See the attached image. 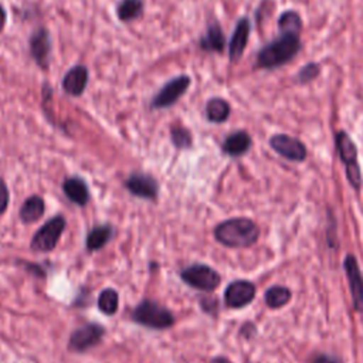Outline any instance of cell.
I'll return each instance as SVG.
<instances>
[{
  "instance_id": "1",
  "label": "cell",
  "mask_w": 363,
  "mask_h": 363,
  "mask_svg": "<svg viewBox=\"0 0 363 363\" xmlns=\"http://www.w3.org/2000/svg\"><path fill=\"white\" fill-rule=\"evenodd\" d=\"M216 240L227 247H250L259 235L258 225L250 218H230L214 230Z\"/></svg>"
},
{
  "instance_id": "2",
  "label": "cell",
  "mask_w": 363,
  "mask_h": 363,
  "mask_svg": "<svg viewBox=\"0 0 363 363\" xmlns=\"http://www.w3.org/2000/svg\"><path fill=\"white\" fill-rule=\"evenodd\" d=\"M301 48L298 34L282 33L279 38L269 43L258 52V65L262 68H275L288 62Z\"/></svg>"
},
{
  "instance_id": "3",
  "label": "cell",
  "mask_w": 363,
  "mask_h": 363,
  "mask_svg": "<svg viewBox=\"0 0 363 363\" xmlns=\"http://www.w3.org/2000/svg\"><path fill=\"white\" fill-rule=\"evenodd\" d=\"M133 320L153 329L170 328L174 323L173 315L166 308L152 301H143L136 306L133 312Z\"/></svg>"
},
{
  "instance_id": "4",
  "label": "cell",
  "mask_w": 363,
  "mask_h": 363,
  "mask_svg": "<svg viewBox=\"0 0 363 363\" xmlns=\"http://www.w3.org/2000/svg\"><path fill=\"white\" fill-rule=\"evenodd\" d=\"M336 147H337L342 162L346 166V174H347L349 183L356 190H359L362 186V174H360V167L357 163V150H356L353 140L349 138V135L346 132L336 133Z\"/></svg>"
},
{
  "instance_id": "5",
  "label": "cell",
  "mask_w": 363,
  "mask_h": 363,
  "mask_svg": "<svg viewBox=\"0 0 363 363\" xmlns=\"http://www.w3.org/2000/svg\"><path fill=\"white\" fill-rule=\"evenodd\" d=\"M190 82L191 79L189 75H179L172 78L155 95V98L152 99V108L162 109L174 105L186 94L187 88L190 86Z\"/></svg>"
},
{
  "instance_id": "6",
  "label": "cell",
  "mask_w": 363,
  "mask_h": 363,
  "mask_svg": "<svg viewBox=\"0 0 363 363\" xmlns=\"http://www.w3.org/2000/svg\"><path fill=\"white\" fill-rule=\"evenodd\" d=\"M65 228V218L55 216L50 218L33 237L31 248L34 251H51L58 242Z\"/></svg>"
},
{
  "instance_id": "7",
  "label": "cell",
  "mask_w": 363,
  "mask_h": 363,
  "mask_svg": "<svg viewBox=\"0 0 363 363\" xmlns=\"http://www.w3.org/2000/svg\"><path fill=\"white\" fill-rule=\"evenodd\" d=\"M182 279L187 285L201 291H213L220 284V275L213 268L201 264L190 265L186 269H183Z\"/></svg>"
},
{
  "instance_id": "8",
  "label": "cell",
  "mask_w": 363,
  "mask_h": 363,
  "mask_svg": "<svg viewBox=\"0 0 363 363\" xmlns=\"http://www.w3.org/2000/svg\"><path fill=\"white\" fill-rule=\"evenodd\" d=\"M104 336V328L96 323H88L72 332L69 337V349L75 352H85L96 346Z\"/></svg>"
},
{
  "instance_id": "9",
  "label": "cell",
  "mask_w": 363,
  "mask_h": 363,
  "mask_svg": "<svg viewBox=\"0 0 363 363\" xmlns=\"http://www.w3.org/2000/svg\"><path fill=\"white\" fill-rule=\"evenodd\" d=\"M271 147L288 160L302 162L306 157V147L303 143L288 135H275L269 139Z\"/></svg>"
},
{
  "instance_id": "10",
  "label": "cell",
  "mask_w": 363,
  "mask_h": 363,
  "mask_svg": "<svg viewBox=\"0 0 363 363\" xmlns=\"http://www.w3.org/2000/svg\"><path fill=\"white\" fill-rule=\"evenodd\" d=\"M343 265L350 286L353 306L357 312H363V275L360 272L359 264L356 258L352 254H349L346 255Z\"/></svg>"
},
{
  "instance_id": "11",
  "label": "cell",
  "mask_w": 363,
  "mask_h": 363,
  "mask_svg": "<svg viewBox=\"0 0 363 363\" xmlns=\"http://www.w3.org/2000/svg\"><path fill=\"white\" fill-rule=\"evenodd\" d=\"M28 45H30V54L34 58V61L41 68H47L48 60H50V51H51V38H50L48 30L44 27L35 28L30 35Z\"/></svg>"
},
{
  "instance_id": "12",
  "label": "cell",
  "mask_w": 363,
  "mask_h": 363,
  "mask_svg": "<svg viewBox=\"0 0 363 363\" xmlns=\"http://www.w3.org/2000/svg\"><path fill=\"white\" fill-rule=\"evenodd\" d=\"M255 296V286L248 281H234L224 292V301L230 308H242Z\"/></svg>"
},
{
  "instance_id": "13",
  "label": "cell",
  "mask_w": 363,
  "mask_h": 363,
  "mask_svg": "<svg viewBox=\"0 0 363 363\" xmlns=\"http://www.w3.org/2000/svg\"><path fill=\"white\" fill-rule=\"evenodd\" d=\"M126 187L132 194H135L138 197H143V199L153 200L157 194L156 180L143 173L130 174L129 179L126 180Z\"/></svg>"
},
{
  "instance_id": "14",
  "label": "cell",
  "mask_w": 363,
  "mask_h": 363,
  "mask_svg": "<svg viewBox=\"0 0 363 363\" xmlns=\"http://www.w3.org/2000/svg\"><path fill=\"white\" fill-rule=\"evenodd\" d=\"M88 84V69L84 65L72 67L62 78V89L68 95L79 96Z\"/></svg>"
},
{
  "instance_id": "15",
  "label": "cell",
  "mask_w": 363,
  "mask_h": 363,
  "mask_svg": "<svg viewBox=\"0 0 363 363\" xmlns=\"http://www.w3.org/2000/svg\"><path fill=\"white\" fill-rule=\"evenodd\" d=\"M250 28L251 27H250V23L247 18H241L237 23L233 37L230 40V45H228V55H230L231 62H237L241 58V55L247 47Z\"/></svg>"
},
{
  "instance_id": "16",
  "label": "cell",
  "mask_w": 363,
  "mask_h": 363,
  "mask_svg": "<svg viewBox=\"0 0 363 363\" xmlns=\"http://www.w3.org/2000/svg\"><path fill=\"white\" fill-rule=\"evenodd\" d=\"M251 146V138L247 132L238 130L228 135L223 143V150L230 156H241Z\"/></svg>"
},
{
  "instance_id": "17",
  "label": "cell",
  "mask_w": 363,
  "mask_h": 363,
  "mask_svg": "<svg viewBox=\"0 0 363 363\" xmlns=\"http://www.w3.org/2000/svg\"><path fill=\"white\" fill-rule=\"evenodd\" d=\"M200 47L206 51H223L225 47V37L221 27L217 23H213L207 27L206 35L200 40Z\"/></svg>"
},
{
  "instance_id": "18",
  "label": "cell",
  "mask_w": 363,
  "mask_h": 363,
  "mask_svg": "<svg viewBox=\"0 0 363 363\" xmlns=\"http://www.w3.org/2000/svg\"><path fill=\"white\" fill-rule=\"evenodd\" d=\"M67 197L74 201L75 204L84 206L88 201V189L82 179L79 177H69L64 182L62 186Z\"/></svg>"
},
{
  "instance_id": "19",
  "label": "cell",
  "mask_w": 363,
  "mask_h": 363,
  "mask_svg": "<svg viewBox=\"0 0 363 363\" xmlns=\"http://www.w3.org/2000/svg\"><path fill=\"white\" fill-rule=\"evenodd\" d=\"M44 214V200L40 196L28 197L20 210V218L24 223H34Z\"/></svg>"
},
{
  "instance_id": "20",
  "label": "cell",
  "mask_w": 363,
  "mask_h": 363,
  "mask_svg": "<svg viewBox=\"0 0 363 363\" xmlns=\"http://www.w3.org/2000/svg\"><path fill=\"white\" fill-rule=\"evenodd\" d=\"M206 115L211 122H224L230 115V105L223 98H211L206 105Z\"/></svg>"
},
{
  "instance_id": "21",
  "label": "cell",
  "mask_w": 363,
  "mask_h": 363,
  "mask_svg": "<svg viewBox=\"0 0 363 363\" xmlns=\"http://www.w3.org/2000/svg\"><path fill=\"white\" fill-rule=\"evenodd\" d=\"M112 237L111 225H98L92 228L86 237V248L89 251L102 248Z\"/></svg>"
},
{
  "instance_id": "22",
  "label": "cell",
  "mask_w": 363,
  "mask_h": 363,
  "mask_svg": "<svg viewBox=\"0 0 363 363\" xmlns=\"http://www.w3.org/2000/svg\"><path fill=\"white\" fill-rule=\"evenodd\" d=\"M143 11V0H121L116 7V14L121 21L138 18Z\"/></svg>"
},
{
  "instance_id": "23",
  "label": "cell",
  "mask_w": 363,
  "mask_h": 363,
  "mask_svg": "<svg viewBox=\"0 0 363 363\" xmlns=\"http://www.w3.org/2000/svg\"><path fill=\"white\" fill-rule=\"evenodd\" d=\"M289 299H291V291L285 286L275 285L265 292V302L269 308H274V309L284 306Z\"/></svg>"
},
{
  "instance_id": "24",
  "label": "cell",
  "mask_w": 363,
  "mask_h": 363,
  "mask_svg": "<svg viewBox=\"0 0 363 363\" xmlns=\"http://www.w3.org/2000/svg\"><path fill=\"white\" fill-rule=\"evenodd\" d=\"M118 303H119L118 294L111 288L102 291L98 298V306L106 315H113L118 309Z\"/></svg>"
},
{
  "instance_id": "25",
  "label": "cell",
  "mask_w": 363,
  "mask_h": 363,
  "mask_svg": "<svg viewBox=\"0 0 363 363\" xmlns=\"http://www.w3.org/2000/svg\"><path fill=\"white\" fill-rule=\"evenodd\" d=\"M279 30L282 33H291V34H298L301 27H302V21L301 17L295 13V11H286L279 17Z\"/></svg>"
},
{
  "instance_id": "26",
  "label": "cell",
  "mask_w": 363,
  "mask_h": 363,
  "mask_svg": "<svg viewBox=\"0 0 363 363\" xmlns=\"http://www.w3.org/2000/svg\"><path fill=\"white\" fill-rule=\"evenodd\" d=\"M170 135H172V142L179 149H184L191 145V133L183 126H173Z\"/></svg>"
},
{
  "instance_id": "27",
  "label": "cell",
  "mask_w": 363,
  "mask_h": 363,
  "mask_svg": "<svg viewBox=\"0 0 363 363\" xmlns=\"http://www.w3.org/2000/svg\"><path fill=\"white\" fill-rule=\"evenodd\" d=\"M319 74V65L318 64H308L305 65L301 71H299V81L301 82H309L312 81L313 78H316Z\"/></svg>"
},
{
  "instance_id": "28",
  "label": "cell",
  "mask_w": 363,
  "mask_h": 363,
  "mask_svg": "<svg viewBox=\"0 0 363 363\" xmlns=\"http://www.w3.org/2000/svg\"><path fill=\"white\" fill-rule=\"evenodd\" d=\"M9 206V190L3 179H0V214L7 208Z\"/></svg>"
},
{
  "instance_id": "29",
  "label": "cell",
  "mask_w": 363,
  "mask_h": 363,
  "mask_svg": "<svg viewBox=\"0 0 363 363\" xmlns=\"http://www.w3.org/2000/svg\"><path fill=\"white\" fill-rule=\"evenodd\" d=\"M312 363H340V360H337L333 356H328V354H318Z\"/></svg>"
},
{
  "instance_id": "30",
  "label": "cell",
  "mask_w": 363,
  "mask_h": 363,
  "mask_svg": "<svg viewBox=\"0 0 363 363\" xmlns=\"http://www.w3.org/2000/svg\"><path fill=\"white\" fill-rule=\"evenodd\" d=\"M6 18H7L6 10L3 9V6H0V33L3 31V28H4V26H6Z\"/></svg>"
},
{
  "instance_id": "31",
  "label": "cell",
  "mask_w": 363,
  "mask_h": 363,
  "mask_svg": "<svg viewBox=\"0 0 363 363\" xmlns=\"http://www.w3.org/2000/svg\"><path fill=\"white\" fill-rule=\"evenodd\" d=\"M210 363H231V362L223 356H218V357H214Z\"/></svg>"
}]
</instances>
